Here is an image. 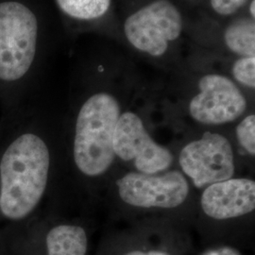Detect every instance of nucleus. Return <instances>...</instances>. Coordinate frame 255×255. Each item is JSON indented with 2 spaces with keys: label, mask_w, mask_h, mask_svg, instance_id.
<instances>
[{
  "label": "nucleus",
  "mask_w": 255,
  "mask_h": 255,
  "mask_svg": "<svg viewBox=\"0 0 255 255\" xmlns=\"http://www.w3.org/2000/svg\"><path fill=\"white\" fill-rule=\"evenodd\" d=\"M126 255H169L166 253L163 252H148V253H144V252H140V251H134L131 253H128Z\"/></svg>",
  "instance_id": "17"
},
{
  "label": "nucleus",
  "mask_w": 255,
  "mask_h": 255,
  "mask_svg": "<svg viewBox=\"0 0 255 255\" xmlns=\"http://www.w3.org/2000/svg\"><path fill=\"white\" fill-rule=\"evenodd\" d=\"M49 151L35 134L14 140L0 163V210L10 219L26 218L37 206L46 190Z\"/></svg>",
  "instance_id": "1"
},
{
  "label": "nucleus",
  "mask_w": 255,
  "mask_h": 255,
  "mask_svg": "<svg viewBox=\"0 0 255 255\" xmlns=\"http://www.w3.org/2000/svg\"><path fill=\"white\" fill-rule=\"evenodd\" d=\"M121 116L118 101L109 94L99 93L82 105L76 123L74 159L87 176L108 170L115 159L114 137Z\"/></svg>",
  "instance_id": "2"
},
{
  "label": "nucleus",
  "mask_w": 255,
  "mask_h": 255,
  "mask_svg": "<svg viewBox=\"0 0 255 255\" xmlns=\"http://www.w3.org/2000/svg\"><path fill=\"white\" fill-rule=\"evenodd\" d=\"M236 80L250 88L255 87V57H242L233 67Z\"/></svg>",
  "instance_id": "13"
},
{
  "label": "nucleus",
  "mask_w": 255,
  "mask_h": 255,
  "mask_svg": "<svg viewBox=\"0 0 255 255\" xmlns=\"http://www.w3.org/2000/svg\"><path fill=\"white\" fill-rule=\"evenodd\" d=\"M237 135L240 145L250 154H255V116H248L237 128Z\"/></svg>",
  "instance_id": "14"
},
{
  "label": "nucleus",
  "mask_w": 255,
  "mask_h": 255,
  "mask_svg": "<svg viewBox=\"0 0 255 255\" xmlns=\"http://www.w3.org/2000/svg\"><path fill=\"white\" fill-rule=\"evenodd\" d=\"M114 151L124 161H134L140 173H158L173 162L170 151L155 143L142 119L130 112L119 118L114 137Z\"/></svg>",
  "instance_id": "6"
},
{
  "label": "nucleus",
  "mask_w": 255,
  "mask_h": 255,
  "mask_svg": "<svg viewBox=\"0 0 255 255\" xmlns=\"http://www.w3.org/2000/svg\"><path fill=\"white\" fill-rule=\"evenodd\" d=\"M250 12L253 16V18L255 17V0H253L252 3H251V6H250Z\"/></svg>",
  "instance_id": "18"
},
{
  "label": "nucleus",
  "mask_w": 255,
  "mask_h": 255,
  "mask_svg": "<svg viewBox=\"0 0 255 255\" xmlns=\"http://www.w3.org/2000/svg\"><path fill=\"white\" fill-rule=\"evenodd\" d=\"M60 9L67 15L81 20L103 16L109 9L111 0H56Z\"/></svg>",
  "instance_id": "12"
},
{
  "label": "nucleus",
  "mask_w": 255,
  "mask_h": 255,
  "mask_svg": "<svg viewBox=\"0 0 255 255\" xmlns=\"http://www.w3.org/2000/svg\"><path fill=\"white\" fill-rule=\"evenodd\" d=\"M248 0H211L213 9L221 15H230L243 7Z\"/></svg>",
  "instance_id": "15"
},
{
  "label": "nucleus",
  "mask_w": 255,
  "mask_h": 255,
  "mask_svg": "<svg viewBox=\"0 0 255 255\" xmlns=\"http://www.w3.org/2000/svg\"><path fill=\"white\" fill-rule=\"evenodd\" d=\"M182 30V14L167 0H156L128 17L124 31L128 41L137 49L159 57Z\"/></svg>",
  "instance_id": "4"
},
{
  "label": "nucleus",
  "mask_w": 255,
  "mask_h": 255,
  "mask_svg": "<svg viewBox=\"0 0 255 255\" xmlns=\"http://www.w3.org/2000/svg\"><path fill=\"white\" fill-rule=\"evenodd\" d=\"M224 39L233 52L243 57H255V20L241 18L235 21L227 27Z\"/></svg>",
  "instance_id": "11"
},
{
  "label": "nucleus",
  "mask_w": 255,
  "mask_h": 255,
  "mask_svg": "<svg viewBox=\"0 0 255 255\" xmlns=\"http://www.w3.org/2000/svg\"><path fill=\"white\" fill-rule=\"evenodd\" d=\"M201 93L190 102L192 118L207 125L232 122L246 111L244 95L228 78L216 74L202 77L199 82Z\"/></svg>",
  "instance_id": "8"
},
{
  "label": "nucleus",
  "mask_w": 255,
  "mask_h": 255,
  "mask_svg": "<svg viewBox=\"0 0 255 255\" xmlns=\"http://www.w3.org/2000/svg\"><path fill=\"white\" fill-rule=\"evenodd\" d=\"M205 255H240L239 253L232 249V248H228V247H224V248H220L218 250H214L211 251L209 253H207Z\"/></svg>",
  "instance_id": "16"
},
{
  "label": "nucleus",
  "mask_w": 255,
  "mask_h": 255,
  "mask_svg": "<svg viewBox=\"0 0 255 255\" xmlns=\"http://www.w3.org/2000/svg\"><path fill=\"white\" fill-rule=\"evenodd\" d=\"M179 162L197 187L223 182L235 174L233 147L226 137L205 132L182 148Z\"/></svg>",
  "instance_id": "5"
},
{
  "label": "nucleus",
  "mask_w": 255,
  "mask_h": 255,
  "mask_svg": "<svg viewBox=\"0 0 255 255\" xmlns=\"http://www.w3.org/2000/svg\"><path fill=\"white\" fill-rule=\"evenodd\" d=\"M119 196L128 204L143 208H175L189 193L186 179L179 171L162 176L128 173L118 180Z\"/></svg>",
  "instance_id": "7"
},
{
  "label": "nucleus",
  "mask_w": 255,
  "mask_h": 255,
  "mask_svg": "<svg viewBox=\"0 0 255 255\" xmlns=\"http://www.w3.org/2000/svg\"><path fill=\"white\" fill-rule=\"evenodd\" d=\"M38 22L25 5L0 3V80L17 81L27 73L36 54Z\"/></svg>",
  "instance_id": "3"
},
{
  "label": "nucleus",
  "mask_w": 255,
  "mask_h": 255,
  "mask_svg": "<svg viewBox=\"0 0 255 255\" xmlns=\"http://www.w3.org/2000/svg\"><path fill=\"white\" fill-rule=\"evenodd\" d=\"M47 255H85L87 237L79 226L60 225L49 231L46 236Z\"/></svg>",
  "instance_id": "10"
},
{
  "label": "nucleus",
  "mask_w": 255,
  "mask_h": 255,
  "mask_svg": "<svg viewBox=\"0 0 255 255\" xmlns=\"http://www.w3.org/2000/svg\"><path fill=\"white\" fill-rule=\"evenodd\" d=\"M201 207L215 219L247 215L255 208V182L249 179H229L210 184L202 194Z\"/></svg>",
  "instance_id": "9"
}]
</instances>
